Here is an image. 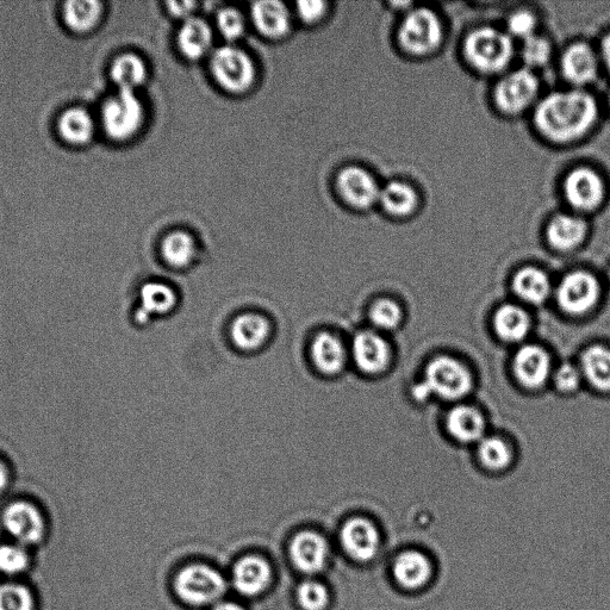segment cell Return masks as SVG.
<instances>
[{
	"instance_id": "bcb514c9",
	"label": "cell",
	"mask_w": 610,
	"mask_h": 610,
	"mask_svg": "<svg viewBox=\"0 0 610 610\" xmlns=\"http://www.w3.org/2000/svg\"><path fill=\"white\" fill-rule=\"evenodd\" d=\"M9 470L2 459H0V493L8 487L9 484Z\"/></svg>"
},
{
	"instance_id": "b9f144b4",
	"label": "cell",
	"mask_w": 610,
	"mask_h": 610,
	"mask_svg": "<svg viewBox=\"0 0 610 610\" xmlns=\"http://www.w3.org/2000/svg\"><path fill=\"white\" fill-rule=\"evenodd\" d=\"M537 26L535 17L528 11H518L510 16L508 20V29L516 37L527 40L534 36V29Z\"/></svg>"
},
{
	"instance_id": "44dd1931",
	"label": "cell",
	"mask_w": 610,
	"mask_h": 610,
	"mask_svg": "<svg viewBox=\"0 0 610 610\" xmlns=\"http://www.w3.org/2000/svg\"><path fill=\"white\" fill-rule=\"evenodd\" d=\"M211 42H213V34L209 24L201 18H189L179 31L178 45L186 59H201L208 53Z\"/></svg>"
},
{
	"instance_id": "83f0119b",
	"label": "cell",
	"mask_w": 610,
	"mask_h": 610,
	"mask_svg": "<svg viewBox=\"0 0 610 610\" xmlns=\"http://www.w3.org/2000/svg\"><path fill=\"white\" fill-rule=\"evenodd\" d=\"M61 138L72 145H84L95 134V122L84 109L72 108L62 114L59 121Z\"/></svg>"
},
{
	"instance_id": "ab89813d",
	"label": "cell",
	"mask_w": 610,
	"mask_h": 610,
	"mask_svg": "<svg viewBox=\"0 0 610 610\" xmlns=\"http://www.w3.org/2000/svg\"><path fill=\"white\" fill-rule=\"evenodd\" d=\"M551 56V46L549 41L540 36H532L524 41L522 46V59L527 65L538 67L543 66L549 61Z\"/></svg>"
},
{
	"instance_id": "9c48e42d",
	"label": "cell",
	"mask_w": 610,
	"mask_h": 610,
	"mask_svg": "<svg viewBox=\"0 0 610 610\" xmlns=\"http://www.w3.org/2000/svg\"><path fill=\"white\" fill-rule=\"evenodd\" d=\"M2 520L6 531L22 545L39 543L45 533V521L40 510L27 501L10 503Z\"/></svg>"
},
{
	"instance_id": "7bdbcfd3",
	"label": "cell",
	"mask_w": 610,
	"mask_h": 610,
	"mask_svg": "<svg viewBox=\"0 0 610 610\" xmlns=\"http://www.w3.org/2000/svg\"><path fill=\"white\" fill-rule=\"evenodd\" d=\"M582 371L576 369L575 366L564 364L559 367L556 373L557 387L566 392L574 391L580 387L582 379Z\"/></svg>"
},
{
	"instance_id": "9a60e30c",
	"label": "cell",
	"mask_w": 610,
	"mask_h": 610,
	"mask_svg": "<svg viewBox=\"0 0 610 610\" xmlns=\"http://www.w3.org/2000/svg\"><path fill=\"white\" fill-rule=\"evenodd\" d=\"M392 570H394L396 582L407 590H417L425 587L433 576L431 560L419 551L401 553L396 558Z\"/></svg>"
},
{
	"instance_id": "d590c367",
	"label": "cell",
	"mask_w": 610,
	"mask_h": 610,
	"mask_svg": "<svg viewBox=\"0 0 610 610\" xmlns=\"http://www.w3.org/2000/svg\"><path fill=\"white\" fill-rule=\"evenodd\" d=\"M0 610H34L33 595L21 584L0 585Z\"/></svg>"
},
{
	"instance_id": "f907efd6",
	"label": "cell",
	"mask_w": 610,
	"mask_h": 610,
	"mask_svg": "<svg viewBox=\"0 0 610 610\" xmlns=\"http://www.w3.org/2000/svg\"><path fill=\"white\" fill-rule=\"evenodd\" d=\"M608 280H609V283H610V267H609V271H608Z\"/></svg>"
},
{
	"instance_id": "f1b7e54d",
	"label": "cell",
	"mask_w": 610,
	"mask_h": 610,
	"mask_svg": "<svg viewBox=\"0 0 610 610\" xmlns=\"http://www.w3.org/2000/svg\"><path fill=\"white\" fill-rule=\"evenodd\" d=\"M102 14L103 5L95 0H72L64 5L66 26L76 33H86L95 28Z\"/></svg>"
},
{
	"instance_id": "4dcf8cb0",
	"label": "cell",
	"mask_w": 610,
	"mask_h": 610,
	"mask_svg": "<svg viewBox=\"0 0 610 610\" xmlns=\"http://www.w3.org/2000/svg\"><path fill=\"white\" fill-rule=\"evenodd\" d=\"M514 290L522 300L532 303H543L550 294V280L543 271L527 267L514 278Z\"/></svg>"
},
{
	"instance_id": "d6a6232c",
	"label": "cell",
	"mask_w": 610,
	"mask_h": 610,
	"mask_svg": "<svg viewBox=\"0 0 610 610\" xmlns=\"http://www.w3.org/2000/svg\"><path fill=\"white\" fill-rule=\"evenodd\" d=\"M495 328L503 340L520 341L529 331V319L524 310L504 305L495 316Z\"/></svg>"
},
{
	"instance_id": "277c9868",
	"label": "cell",
	"mask_w": 610,
	"mask_h": 610,
	"mask_svg": "<svg viewBox=\"0 0 610 610\" xmlns=\"http://www.w3.org/2000/svg\"><path fill=\"white\" fill-rule=\"evenodd\" d=\"M211 72L224 90L236 95L250 90L255 80L250 55L232 46L217 49L211 59Z\"/></svg>"
},
{
	"instance_id": "f546056e",
	"label": "cell",
	"mask_w": 610,
	"mask_h": 610,
	"mask_svg": "<svg viewBox=\"0 0 610 610\" xmlns=\"http://www.w3.org/2000/svg\"><path fill=\"white\" fill-rule=\"evenodd\" d=\"M147 68L139 56L126 54L120 56L111 66V78L118 86V90L135 91L145 83Z\"/></svg>"
},
{
	"instance_id": "4fadbf2b",
	"label": "cell",
	"mask_w": 610,
	"mask_h": 610,
	"mask_svg": "<svg viewBox=\"0 0 610 610\" xmlns=\"http://www.w3.org/2000/svg\"><path fill=\"white\" fill-rule=\"evenodd\" d=\"M340 539L347 555L358 562H370L377 555L379 534L369 520L363 518L348 520L341 529Z\"/></svg>"
},
{
	"instance_id": "836d02e7",
	"label": "cell",
	"mask_w": 610,
	"mask_h": 610,
	"mask_svg": "<svg viewBox=\"0 0 610 610\" xmlns=\"http://www.w3.org/2000/svg\"><path fill=\"white\" fill-rule=\"evenodd\" d=\"M161 251H163L168 265L176 267V269H183L195 259V240L190 234L178 230V232L166 236Z\"/></svg>"
},
{
	"instance_id": "c3c4849f",
	"label": "cell",
	"mask_w": 610,
	"mask_h": 610,
	"mask_svg": "<svg viewBox=\"0 0 610 610\" xmlns=\"http://www.w3.org/2000/svg\"><path fill=\"white\" fill-rule=\"evenodd\" d=\"M602 54L610 70V34L602 42Z\"/></svg>"
},
{
	"instance_id": "6da1fadb",
	"label": "cell",
	"mask_w": 610,
	"mask_h": 610,
	"mask_svg": "<svg viewBox=\"0 0 610 610\" xmlns=\"http://www.w3.org/2000/svg\"><path fill=\"white\" fill-rule=\"evenodd\" d=\"M597 117L594 98L583 91L556 92L547 96L535 111V124L546 138L574 141L593 127Z\"/></svg>"
},
{
	"instance_id": "cb8c5ba5",
	"label": "cell",
	"mask_w": 610,
	"mask_h": 610,
	"mask_svg": "<svg viewBox=\"0 0 610 610\" xmlns=\"http://www.w3.org/2000/svg\"><path fill=\"white\" fill-rule=\"evenodd\" d=\"M269 336V322L259 315H241L233 322L232 339L241 350H258L269 339Z\"/></svg>"
},
{
	"instance_id": "e0dca14e",
	"label": "cell",
	"mask_w": 610,
	"mask_h": 610,
	"mask_svg": "<svg viewBox=\"0 0 610 610\" xmlns=\"http://www.w3.org/2000/svg\"><path fill=\"white\" fill-rule=\"evenodd\" d=\"M514 369L520 382L527 388H540L550 373V359L538 346H525L516 354Z\"/></svg>"
},
{
	"instance_id": "f6af8a7d",
	"label": "cell",
	"mask_w": 610,
	"mask_h": 610,
	"mask_svg": "<svg viewBox=\"0 0 610 610\" xmlns=\"http://www.w3.org/2000/svg\"><path fill=\"white\" fill-rule=\"evenodd\" d=\"M168 10L176 17L191 18L192 11L196 8V3L192 2H171L167 3Z\"/></svg>"
},
{
	"instance_id": "e575fe53",
	"label": "cell",
	"mask_w": 610,
	"mask_h": 610,
	"mask_svg": "<svg viewBox=\"0 0 610 610\" xmlns=\"http://www.w3.org/2000/svg\"><path fill=\"white\" fill-rule=\"evenodd\" d=\"M479 458L489 469L501 470L510 463V450L506 443L499 438H487L479 445Z\"/></svg>"
},
{
	"instance_id": "ac0fdd59",
	"label": "cell",
	"mask_w": 610,
	"mask_h": 610,
	"mask_svg": "<svg viewBox=\"0 0 610 610\" xmlns=\"http://www.w3.org/2000/svg\"><path fill=\"white\" fill-rule=\"evenodd\" d=\"M271 580L269 564L259 557H245L235 565L233 582L239 593L255 596L263 593Z\"/></svg>"
},
{
	"instance_id": "ba28073f",
	"label": "cell",
	"mask_w": 610,
	"mask_h": 610,
	"mask_svg": "<svg viewBox=\"0 0 610 610\" xmlns=\"http://www.w3.org/2000/svg\"><path fill=\"white\" fill-rule=\"evenodd\" d=\"M600 297L599 280L584 271L570 273L563 279L558 289L560 307L572 315L589 313L599 303Z\"/></svg>"
},
{
	"instance_id": "4316f807",
	"label": "cell",
	"mask_w": 610,
	"mask_h": 610,
	"mask_svg": "<svg viewBox=\"0 0 610 610\" xmlns=\"http://www.w3.org/2000/svg\"><path fill=\"white\" fill-rule=\"evenodd\" d=\"M177 297L170 286L160 283H148L141 290V308L138 311L139 322L145 323L149 317L164 315L176 305Z\"/></svg>"
},
{
	"instance_id": "3957f363",
	"label": "cell",
	"mask_w": 610,
	"mask_h": 610,
	"mask_svg": "<svg viewBox=\"0 0 610 610\" xmlns=\"http://www.w3.org/2000/svg\"><path fill=\"white\" fill-rule=\"evenodd\" d=\"M145 120V109L133 91L118 90L104 104L102 122L105 133L115 141H126L136 133Z\"/></svg>"
},
{
	"instance_id": "7a4b0ae2",
	"label": "cell",
	"mask_w": 610,
	"mask_h": 610,
	"mask_svg": "<svg viewBox=\"0 0 610 610\" xmlns=\"http://www.w3.org/2000/svg\"><path fill=\"white\" fill-rule=\"evenodd\" d=\"M514 48L510 37L493 28L472 31L465 42V53L479 71L500 72L512 60Z\"/></svg>"
},
{
	"instance_id": "f35d334b",
	"label": "cell",
	"mask_w": 610,
	"mask_h": 610,
	"mask_svg": "<svg viewBox=\"0 0 610 610\" xmlns=\"http://www.w3.org/2000/svg\"><path fill=\"white\" fill-rule=\"evenodd\" d=\"M29 558L21 546H0V571L6 575H16L27 569Z\"/></svg>"
},
{
	"instance_id": "8fae6325",
	"label": "cell",
	"mask_w": 610,
	"mask_h": 610,
	"mask_svg": "<svg viewBox=\"0 0 610 610\" xmlns=\"http://www.w3.org/2000/svg\"><path fill=\"white\" fill-rule=\"evenodd\" d=\"M336 185L344 201L357 209L372 207L381 195L376 179L364 168L356 166L344 168L339 173Z\"/></svg>"
},
{
	"instance_id": "ffe728a7",
	"label": "cell",
	"mask_w": 610,
	"mask_h": 610,
	"mask_svg": "<svg viewBox=\"0 0 610 610\" xmlns=\"http://www.w3.org/2000/svg\"><path fill=\"white\" fill-rule=\"evenodd\" d=\"M562 71L566 80L575 85L593 82L597 73L596 55L588 45L576 43L562 58Z\"/></svg>"
},
{
	"instance_id": "603a6c76",
	"label": "cell",
	"mask_w": 610,
	"mask_h": 610,
	"mask_svg": "<svg viewBox=\"0 0 610 610\" xmlns=\"http://www.w3.org/2000/svg\"><path fill=\"white\" fill-rule=\"evenodd\" d=\"M582 373L595 390L610 394V347L590 346L582 356Z\"/></svg>"
},
{
	"instance_id": "816d5d0a",
	"label": "cell",
	"mask_w": 610,
	"mask_h": 610,
	"mask_svg": "<svg viewBox=\"0 0 610 610\" xmlns=\"http://www.w3.org/2000/svg\"><path fill=\"white\" fill-rule=\"evenodd\" d=\"M609 103H610V98H609Z\"/></svg>"
},
{
	"instance_id": "d6986e66",
	"label": "cell",
	"mask_w": 610,
	"mask_h": 610,
	"mask_svg": "<svg viewBox=\"0 0 610 610\" xmlns=\"http://www.w3.org/2000/svg\"><path fill=\"white\" fill-rule=\"evenodd\" d=\"M252 18L255 27L269 39H280L289 33L290 14L283 3L265 0L253 5Z\"/></svg>"
},
{
	"instance_id": "ee69618b",
	"label": "cell",
	"mask_w": 610,
	"mask_h": 610,
	"mask_svg": "<svg viewBox=\"0 0 610 610\" xmlns=\"http://www.w3.org/2000/svg\"><path fill=\"white\" fill-rule=\"evenodd\" d=\"M326 3L325 2H300L297 3L298 15L302 18V21L308 24L319 22L326 14Z\"/></svg>"
},
{
	"instance_id": "60d3db41",
	"label": "cell",
	"mask_w": 610,
	"mask_h": 610,
	"mask_svg": "<svg viewBox=\"0 0 610 610\" xmlns=\"http://www.w3.org/2000/svg\"><path fill=\"white\" fill-rule=\"evenodd\" d=\"M217 26H219L221 34L230 41L240 39L246 30L244 16L241 15V12L232 8L223 9L219 12Z\"/></svg>"
},
{
	"instance_id": "30bf717a",
	"label": "cell",
	"mask_w": 610,
	"mask_h": 610,
	"mask_svg": "<svg viewBox=\"0 0 610 610\" xmlns=\"http://www.w3.org/2000/svg\"><path fill=\"white\" fill-rule=\"evenodd\" d=\"M538 91V79L531 71H515L496 87V103L508 114H518L534 102Z\"/></svg>"
},
{
	"instance_id": "2e32d148",
	"label": "cell",
	"mask_w": 610,
	"mask_h": 610,
	"mask_svg": "<svg viewBox=\"0 0 610 610\" xmlns=\"http://www.w3.org/2000/svg\"><path fill=\"white\" fill-rule=\"evenodd\" d=\"M353 357L359 369L370 375L382 372L389 363V348L375 333H359L353 341Z\"/></svg>"
},
{
	"instance_id": "484cf974",
	"label": "cell",
	"mask_w": 610,
	"mask_h": 610,
	"mask_svg": "<svg viewBox=\"0 0 610 610\" xmlns=\"http://www.w3.org/2000/svg\"><path fill=\"white\" fill-rule=\"evenodd\" d=\"M448 432L462 443H475L484 433V420L476 409L457 407L447 417Z\"/></svg>"
},
{
	"instance_id": "7dc6e473",
	"label": "cell",
	"mask_w": 610,
	"mask_h": 610,
	"mask_svg": "<svg viewBox=\"0 0 610 610\" xmlns=\"http://www.w3.org/2000/svg\"><path fill=\"white\" fill-rule=\"evenodd\" d=\"M414 395L417 398V400L425 401L426 398H428V396L432 395V392L427 387V384L425 382H423L419 385H416V388L414 390Z\"/></svg>"
},
{
	"instance_id": "8d00e7d4",
	"label": "cell",
	"mask_w": 610,
	"mask_h": 610,
	"mask_svg": "<svg viewBox=\"0 0 610 610\" xmlns=\"http://www.w3.org/2000/svg\"><path fill=\"white\" fill-rule=\"evenodd\" d=\"M297 597L304 610H323L328 605V591L320 582L302 583L298 588Z\"/></svg>"
},
{
	"instance_id": "d4e9b609",
	"label": "cell",
	"mask_w": 610,
	"mask_h": 610,
	"mask_svg": "<svg viewBox=\"0 0 610 610\" xmlns=\"http://www.w3.org/2000/svg\"><path fill=\"white\" fill-rule=\"evenodd\" d=\"M311 356L322 373L336 375L342 370L346 361V352L341 341L329 333H322L311 346Z\"/></svg>"
},
{
	"instance_id": "52a82bcc",
	"label": "cell",
	"mask_w": 610,
	"mask_h": 610,
	"mask_svg": "<svg viewBox=\"0 0 610 610\" xmlns=\"http://www.w3.org/2000/svg\"><path fill=\"white\" fill-rule=\"evenodd\" d=\"M425 383L432 394L445 400H458L468 394L472 379L469 371L458 361L440 357L428 365Z\"/></svg>"
},
{
	"instance_id": "1f68e13d",
	"label": "cell",
	"mask_w": 610,
	"mask_h": 610,
	"mask_svg": "<svg viewBox=\"0 0 610 610\" xmlns=\"http://www.w3.org/2000/svg\"><path fill=\"white\" fill-rule=\"evenodd\" d=\"M379 202L389 214L407 216L412 214L417 205V195L412 186L401 183H389L379 195Z\"/></svg>"
},
{
	"instance_id": "7c38bea8",
	"label": "cell",
	"mask_w": 610,
	"mask_h": 610,
	"mask_svg": "<svg viewBox=\"0 0 610 610\" xmlns=\"http://www.w3.org/2000/svg\"><path fill=\"white\" fill-rule=\"evenodd\" d=\"M564 191L572 207L589 211L599 207L605 196V185L599 174L583 167L566 177Z\"/></svg>"
},
{
	"instance_id": "74e56055",
	"label": "cell",
	"mask_w": 610,
	"mask_h": 610,
	"mask_svg": "<svg viewBox=\"0 0 610 610\" xmlns=\"http://www.w3.org/2000/svg\"><path fill=\"white\" fill-rule=\"evenodd\" d=\"M370 317L373 325L384 331H390L400 325L402 311L396 303L382 300L373 305Z\"/></svg>"
},
{
	"instance_id": "681fc988",
	"label": "cell",
	"mask_w": 610,
	"mask_h": 610,
	"mask_svg": "<svg viewBox=\"0 0 610 610\" xmlns=\"http://www.w3.org/2000/svg\"><path fill=\"white\" fill-rule=\"evenodd\" d=\"M214 610H244L240 606L232 602H222L217 605Z\"/></svg>"
},
{
	"instance_id": "7402d4cb",
	"label": "cell",
	"mask_w": 610,
	"mask_h": 610,
	"mask_svg": "<svg viewBox=\"0 0 610 610\" xmlns=\"http://www.w3.org/2000/svg\"><path fill=\"white\" fill-rule=\"evenodd\" d=\"M587 234V223L574 215H558L547 227V239L557 250L568 251L577 247Z\"/></svg>"
},
{
	"instance_id": "5b68a950",
	"label": "cell",
	"mask_w": 610,
	"mask_h": 610,
	"mask_svg": "<svg viewBox=\"0 0 610 610\" xmlns=\"http://www.w3.org/2000/svg\"><path fill=\"white\" fill-rule=\"evenodd\" d=\"M174 587L180 599L202 606L220 599L226 590V581L210 566L190 565L179 572Z\"/></svg>"
},
{
	"instance_id": "8992f818",
	"label": "cell",
	"mask_w": 610,
	"mask_h": 610,
	"mask_svg": "<svg viewBox=\"0 0 610 610\" xmlns=\"http://www.w3.org/2000/svg\"><path fill=\"white\" fill-rule=\"evenodd\" d=\"M443 26L439 17L428 9L410 12L400 28L401 45L415 55H425L434 51L443 41Z\"/></svg>"
},
{
	"instance_id": "5bb4252c",
	"label": "cell",
	"mask_w": 610,
	"mask_h": 610,
	"mask_svg": "<svg viewBox=\"0 0 610 610\" xmlns=\"http://www.w3.org/2000/svg\"><path fill=\"white\" fill-rule=\"evenodd\" d=\"M290 557L298 570L305 574H316L325 568L328 546L321 535L314 532H302L292 540Z\"/></svg>"
}]
</instances>
